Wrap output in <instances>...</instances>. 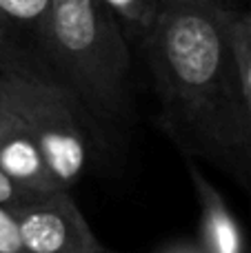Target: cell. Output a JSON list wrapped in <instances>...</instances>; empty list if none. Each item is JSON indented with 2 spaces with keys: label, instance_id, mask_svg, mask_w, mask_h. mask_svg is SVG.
<instances>
[{
  "label": "cell",
  "instance_id": "5bb4252c",
  "mask_svg": "<svg viewBox=\"0 0 251 253\" xmlns=\"http://www.w3.org/2000/svg\"><path fill=\"white\" fill-rule=\"evenodd\" d=\"M109 253H114V251H109ZM165 253H200V251L191 249V247H187V245H178V247H173L171 251H165Z\"/></svg>",
  "mask_w": 251,
  "mask_h": 253
},
{
  "label": "cell",
  "instance_id": "6da1fadb",
  "mask_svg": "<svg viewBox=\"0 0 251 253\" xmlns=\"http://www.w3.org/2000/svg\"><path fill=\"white\" fill-rule=\"evenodd\" d=\"M227 18L198 0H163L140 51L160 129L185 158L211 162L251 193V118Z\"/></svg>",
  "mask_w": 251,
  "mask_h": 253
},
{
  "label": "cell",
  "instance_id": "8fae6325",
  "mask_svg": "<svg viewBox=\"0 0 251 253\" xmlns=\"http://www.w3.org/2000/svg\"><path fill=\"white\" fill-rule=\"evenodd\" d=\"M22 251L20 229H18L16 213L0 207V253Z\"/></svg>",
  "mask_w": 251,
  "mask_h": 253
},
{
  "label": "cell",
  "instance_id": "9c48e42d",
  "mask_svg": "<svg viewBox=\"0 0 251 253\" xmlns=\"http://www.w3.org/2000/svg\"><path fill=\"white\" fill-rule=\"evenodd\" d=\"M51 0H0V25L11 29H29L38 34Z\"/></svg>",
  "mask_w": 251,
  "mask_h": 253
},
{
  "label": "cell",
  "instance_id": "e0dca14e",
  "mask_svg": "<svg viewBox=\"0 0 251 253\" xmlns=\"http://www.w3.org/2000/svg\"><path fill=\"white\" fill-rule=\"evenodd\" d=\"M11 253H25V251H11Z\"/></svg>",
  "mask_w": 251,
  "mask_h": 253
},
{
  "label": "cell",
  "instance_id": "4fadbf2b",
  "mask_svg": "<svg viewBox=\"0 0 251 253\" xmlns=\"http://www.w3.org/2000/svg\"><path fill=\"white\" fill-rule=\"evenodd\" d=\"M203 4H209V7L218 9V11H225V13H236L240 9H245L249 4V0H198Z\"/></svg>",
  "mask_w": 251,
  "mask_h": 253
},
{
  "label": "cell",
  "instance_id": "30bf717a",
  "mask_svg": "<svg viewBox=\"0 0 251 253\" xmlns=\"http://www.w3.org/2000/svg\"><path fill=\"white\" fill-rule=\"evenodd\" d=\"M38 196H42V193H34V191H29V189L20 187V184L13 182L7 173L0 171V207H4V209L16 213V211H20L22 207H27Z\"/></svg>",
  "mask_w": 251,
  "mask_h": 253
},
{
  "label": "cell",
  "instance_id": "ba28073f",
  "mask_svg": "<svg viewBox=\"0 0 251 253\" xmlns=\"http://www.w3.org/2000/svg\"><path fill=\"white\" fill-rule=\"evenodd\" d=\"M229 27V42L234 51V60L238 67L240 84H243L247 105L251 102V0L245 9L229 13L227 18Z\"/></svg>",
  "mask_w": 251,
  "mask_h": 253
},
{
  "label": "cell",
  "instance_id": "7a4b0ae2",
  "mask_svg": "<svg viewBox=\"0 0 251 253\" xmlns=\"http://www.w3.org/2000/svg\"><path fill=\"white\" fill-rule=\"evenodd\" d=\"M56 78L102 125L131 116V44L100 0H51L36 34Z\"/></svg>",
  "mask_w": 251,
  "mask_h": 253
},
{
  "label": "cell",
  "instance_id": "277c9868",
  "mask_svg": "<svg viewBox=\"0 0 251 253\" xmlns=\"http://www.w3.org/2000/svg\"><path fill=\"white\" fill-rule=\"evenodd\" d=\"M25 253H109L91 231L71 191H51L16 211Z\"/></svg>",
  "mask_w": 251,
  "mask_h": 253
},
{
  "label": "cell",
  "instance_id": "8992f818",
  "mask_svg": "<svg viewBox=\"0 0 251 253\" xmlns=\"http://www.w3.org/2000/svg\"><path fill=\"white\" fill-rule=\"evenodd\" d=\"M0 171L16 184L34 193L62 191L49 173V167L34 135L7 109L0 114Z\"/></svg>",
  "mask_w": 251,
  "mask_h": 253
},
{
  "label": "cell",
  "instance_id": "3957f363",
  "mask_svg": "<svg viewBox=\"0 0 251 253\" xmlns=\"http://www.w3.org/2000/svg\"><path fill=\"white\" fill-rule=\"evenodd\" d=\"M4 71L7 109L38 142L58 189L71 191L93 156L89 116L58 78L16 62Z\"/></svg>",
  "mask_w": 251,
  "mask_h": 253
},
{
  "label": "cell",
  "instance_id": "9a60e30c",
  "mask_svg": "<svg viewBox=\"0 0 251 253\" xmlns=\"http://www.w3.org/2000/svg\"><path fill=\"white\" fill-rule=\"evenodd\" d=\"M4 109V71L0 69V114Z\"/></svg>",
  "mask_w": 251,
  "mask_h": 253
},
{
  "label": "cell",
  "instance_id": "5b68a950",
  "mask_svg": "<svg viewBox=\"0 0 251 253\" xmlns=\"http://www.w3.org/2000/svg\"><path fill=\"white\" fill-rule=\"evenodd\" d=\"M191 189L198 202V251L200 253H249L243 224L229 209L220 189L205 175L198 162L185 158Z\"/></svg>",
  "mask_w": 251,
  "mask_h": 253
},
{
  "label": "cell",
  "instance_id": "52a82bcc",
  "mask_svg": "<svg viewBox=\"0 0 251 253\" xmlns=\"http://www.w3.org/2000/svg\"><path fill=\"white\" fill-rule=\"evenodd\" d=\"M100 2L118 18V22L127 34L129 44H136L140 49L163 0H100Z\"/></svg>",
  "mask_w": 251,
  "mask_h": 253
},
{
  "label": "cell",
  "instance_id": "2e32d148",
  "mask_svg": "<svg viewBox=\"0 0 251 253\" xmlns=\"http://www.w3.org/2000/svg\"><path fill=\"white\" fill-rule=\"evenodd\" d=\"M249 118H251V102H249Z\"/></svg>",
  "mask_w": 251,
  "mask_h": 253
},
{
  "label": "cell",
  "instance_id": "7c38bea8",
  "mask_svg": "<svg viewBox=\"0 0 251 253\" xmlns=\"http://www.w3.org/2000/svg\"><path fill=\"white\" fill-rule=\"evenodd\" d=\"M20 62L13 53V47H11V34H9L7 27L0 25V67H9V65H16Z\"/></svg>",
  "mask_w": 251,
  "mask_h": 253
}]
</instances>
